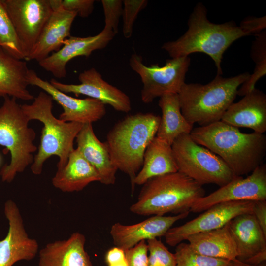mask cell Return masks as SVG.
<instances>
[{"label":"cell","mask_w":266,"mask_h":266,"mask_svg":"<svg viewBox=\"0 0 266 266\" xmlns=\"http://www.w3.org/2000/svg\"><path fill=\"white\" fill-rule=\"evenodd\" d=\"M0 163H1V157L0 156Z\"/></svg>","instance_id":"60d3db41"},{"label":"cell","mask_w":266,"mask_h":266,"mask_svg":"<svg viewBox=\"0 0 266 266\" xmlns=\"http://www.w3.org/2000/svg\"><path fill=\"white\" fill-rule=\"evenodd\" d=\"M228 224L236 246V259L254 265L265 262L266 234L254 215H237Z\"/></svg>","instance_id":"e0dca14e"},{"label":"cell","mask_w":266,"mask_h":266,"mask_svg":"<svg viewBox=\"0 0 266 266\" xmlns=\"http://www.w3.org/2000/svg\"><path fill=\"white\" fill-rule=\"evenodd\" d=\"M171 147L178 171L201 185L220 187L236 177L220 157L196 143L190 134L179 136Z\"/></svg>","instance_id":"ba28073f"},{"label":"cell","mask_w":266,"mask_h":266,"mask_svg":"<svg viewBox=\"0 0 266 266\" xmlns=\"http://www.w3.org/2000/svg\"><path fill=\"white\" fill-rule=\"evenodd\" d=\"M190 64L189 56L168 59L161 66L157 64L146 66L137 53L133 54L129 59L131 68L139 75L143 83L141 99L145 103L165 95L178 94L185 83Z\"/></svg>","instance_id":"9c48e42d"},{"label":"cell","mask_w":266,"mask_h":266,"mask_svg":"<svg viewBox=\"0 0 266 266\" xmlns=\"http://www.w3.org/2000/svg\"><path fill=\"white\" fill-rule=\"evenodd\" d=\"M4 213L9 227L6 236L0 240V266H12L20 261L33 260L37 254L39 245L29 236L20 210L13 200L6 201Z\"/></svg>","instance_id":"5bb4252c"},{"label":"cell","mask_w":266,"mask_h":266,"mask_svg":"<svg viewBox=\"0 0 266 266\" xmlns=\"http://www.w3.org/2000/svg\"><path fill=\"white\" fill-rule=\"evenodd\" d=\"M239 27L248 35H255L264 30H265L266 17L264 16L261 17H248L245 18L241 22Z\"/></svg>","instance_id":"d590c367"},{"label":"cell","mask_w":266,"mask_h":266,"mask_svg":"<svg viewBox=\"0 0 266 266\" xmlns=\"http://www.w3.org/2000/svg\"><path fill=\"white\" fill-rule=\"evenodd\" d=\"M250 75L248 72L227 78L216 75L206 84L185 83L178 93L183 116L193 126L221 121L237 95L239 87Z\"/></svg>","instance_id":"8992f818"},{"label":"cell","mask_w":266,"mask_h":266,"mask_svg":"<svg viewBox=\"0 0 266 266\" xmlns=\"http://www.w3.org/2000/svg\"><path fill=\"white\" fill-rule=\"evenodd\" d=\"M75 140L77 148L99 174L100 182L106 185L114 184L118 169L105 142L100 141L96 136L92 124H83Z\"/></svg>","instance_id":"7402d4cb"},{"label":"cell","mask_w":266,"mask_h":266,"mask_svg":"<svg viewBox=\"0 0 266 266\" xmlns=\"http://www.w3.org/2000/svg\"><path fill=\"white\" fill-rule=\"evenodd\" d=\"M266 200V165L263 164L243 178L236 176L207 196L198 199L190 211L202 212L221 203L237 201Z\"/></svg>","instance_id":"8fae6325"},{"label":"cell","mask_w":266,"mask_h":266,"mask_svg":"<svg viewBox=\"0 0 266 266\" xmlns=\"http://www.w3.org/2000/svg\"><path fill=\"white\" fill-rule=\"evenodd\" d=\"M27 78L29 85L40 88L62 106L63 111L59 119L64 122L92 124L102 119L106 113L103 103L91 98L78 99L69 96L41 78L32 69H29Z\"/></svg>","instance_id":"4fadbf2b"},{"label":"cell","mask_w":266,"mask_h":266,"mask_svg":"<svg viewBox=\"0 0 266 266\" xmlns=\"http://www.w3.org/2000/svg\"><path fill=\"white\" fill-rule=\"evenodd\" d=\"M128 266H148V249L146 241L125 251Z\"/></svg>","instance_id":"836d02e7"},{"label":"cell","mask_w":266,"mask_h":266,"mask_svg":"<svg viewBox=\"0 0 266 266\" xmlns=\"http://www.w3.org/2000/svg\"><path fill=\"white\" fill-rule=\"evenodd\" d=\"M85 242V235L75 232L66 239L48 243L39 251L38 266H93Z\"/></svg>","instance_id":"44dd1931"},{"label":"cell","mask_w":266,"mask_h":266,"mask_svg":"<svg viewBox=\"0 0 266 266\" xmlns=\"http://www.w3.org/2000/svg\"><path fill=\"white\" fill-rule=\"evenodd\" d=\"M148 4L146 0H123V34L125 38H130L133 34L134 23L139 13Z\"/></svg>","instance_id":"1f68e13d"},{"label":"cell","mask_w":266,"mask_h":266,"mask_svg":"<svg viewBox=\"0 0 266 266\" xmlns=\"http://www.w3.org/2000/svg\"><path fill=\"white\" fill-rule=\"evenodd\" d=\"M0 49L16 59H25L21 44L2 0H0Z\"/></svg>","instance_id":"f1b7e54d"},{"label":"cell","mask_w":266,"mask_h":266,"mask_svg":"<svg viewBox=\"0 0 266 266\" xmlns=\"http://www.w3.org/2000/svg\"><path fill=\"white\" fill-rule=\"evenodd\" d=\"M188 29L176 40L163 44L162 49L171 58L187 57L192 53L201 52L213 60L217 75H222L221 62L223 55L235 40L248 35L233 22L223 24L211 22L207 17V9L198 3L190 14Z\"/></svg>","instance_id":"7a4b0ae2"},{"label":"cell","mask_w":266,"mask_h":266,"mask_svg":"<svg viewBox=\"0 0 266 266\" xmlns=\"http://www.w3.org/2000/svg\"><path fill=\"white\" fill-rule=\"evenodd\" d=\"M253 201H231L214 205L196 218L169 229L164 235L166 242L175 246L191 235L220 228L237 215L252 214Z\"/></svg>","instance_id":"7c38bea8"},{"label":"cell","mask_w":266,"mask_h":266,"mask_svg":"<svg viewBox=\"0 0 266 266\" xmlns=\"http://www.w3.org/2000/svg\"><path fill=\"white\" fill-rule=\"evenodd\" d=\"M252 214L263 232L266 234V200L254 201Z\"/></svg>","instance_id":"8d00e7d4"},{"label":"cell","mask_w":266,"mask_h":266,"mask_svg":"<svg viewBox=\"0 0 266 266\" xmlns=\"http://www.w3.org/2000/svg\"><path fill=\"white\" fill-rule=\"evenodd\" d=\"M148 266H176L174 253L157 238L147 240Z\"/></svg>","instance_id":"4dcf8cb0"},{"label":"cell","mask_w":266,"mask_h":266,"mask_svg":"<svg viewBox=\"0 0 266 266\" xmlns=\"http://www.w3.org/2000/svg\"><path fill=\"white\" fill-rule=\"evenodd\" d=\"M142 185L136 201L130 207L133 213L142 216L190 211L205 194L202 185L178 171L152 178Z\"/></svg>","instance_id":"5b68a950"},{"label":"cell","mask_w":266,"mask_h":266,"mask_svg":"<svg viewBox=\"0 0 266 266\" xmlns=\"http://www.w3.org/2000/svg\"><path fill=\"white\" fill-rule=\"evenodd\" d=\"M16 99L6 96L0 107V146L10 154L8 164L2 166L0 176L3 182L10 183L18 173L25 171L33 161L37 150L33 143L36 133Z\"/></svg>","instance_id":"52a82bcc"},{"label":"cell","mask_w":266,"mask_h":266,"mask_svg":"<svg viewBox=\"0 0 266 266\" xmlns=\"http://www.w3.org/2000/svg\"><path fill=\"white\" fill-rule=\"evenodd\" d=\"M177 171L171 145L155 136L145 150L134 184L142 185L152 178Z\"/></svg>","instance_id":"484cf974"},{"label":"cell","mask_w":266,"mask_h":266,"mask_svg":"<svg viewBox=\"0 0 266 266\" xmlns=\"http://www.w3.org/2000/svg\"><path fill=\"white\" fill-rule=\"evenodd\" d=\"M108 266H128V263L126 259L125 260L122 261L121 262L112 264V265H109Z\"/></svg>","instance_id":"ab89813d"},{"label":"cell","mask_w":266,"mask_h":266,"mask_svg":"<svg viewBox=\"0 0 266 266\" xmlns=\"http://www.w3.org/2000/svg\"><path fill=\"white\" fill-rule=\"evenodd\" d=\"M53 10L26 61L40 62L59 50L70 36L71 27L77 14L64 10L61 5Z\"/></svg>","instance_id":"d6986e66"},{"label":"cell","mask_w":266,"mask_h":266,"mask_svg":"<svg viewBox=\"0 0 266 266\" xmlns=\"http://www.w3.org/2000/svg\"><path fill=\"white\" fill-rule=\"evenodd\" d=\"M27 63L16 59L0 49V97L23 100L34 99L28 89Z\"/></svg>","instance_id":"cb8c5ba5"},{"label":"cell","mask_w":266,"mask_h":266,"mask_svg":"<svg viewBox=\"0 0 266 266\" xmlns=\"http://www.w3.org/2000/svg\"><path fill=\"white\" fill-rule=\"evenodd\" d=\"M105 25L104 28L112 30L116 34L118 32L119 19L122 16L123 0H101Z\"/></svg>","instance_id":"d6a6232c"},{"label":"cell","mask_w":266,"mask_h":266,"mask_svg":"<svg viewBox=\"0 0 266 266\" xmlns=\"http://www.w3.org/2000/svg\"><path fill=\"white\" fill-rule=\"evenodd\" d=\"M232 266H266V262H264L259 265H254L249 264L240 261L237 259H236L232 261Z\"/></svg>","instance_id":"f35d334b"},{"label":"cell","mask_w":266,"mask_h":266,"mask_svg":"<svg viewBox=\"0 0 266 266\" xmlns=\"http://www.w3.org/2000/svg\"><path fill=\"white\" fill-rule=\"evenodd\" d=\"M160 119L152 113L129 115L115 124L107 135L105 142L112 160L118 170L129 177L132 192L144 152L156 136Z\"/></svg>","instance_id":"3957f363"},{"label":"cell","mask_w":266,"mask_h":266,"mask_svg":"<svg viewBox=\"0 0 266 266\" xmlns=\"http://www.w3.org/2000/svg\"><path fill=\"white\" fill-rule=\"evenodd\" d=\"M190 135L197 144L220 157L236 176H242L263 164L266 137L253 132L244 133L238 128L219 121L193 129Z\"/></svg>","instance_id":"6da1fadb"},{"label":"cell","mask_w":266,"mask_h":266,"mask_svg":"<svg viewBox=\"0 0 266 266\" xmlns=\"http://www.w3.org/2000/svg\"><path fill=\"white\" fill-rule=\"evenodd\" d=\"M115 35L112 30L103 28L94 36H70L64 41L59 50L39 62V65L56 78H65L66 76V65L71 60L78 56L88 57L93 51L105 48Z\"/></svg>","instance_id":"2e32d148"},{"label":"cell","mask_w":266,"mask_h":266,"mask_svg":"<svg viewBox=\"0 0 266 266\" xmlns=\"http://www.w3.org/2000/svg\"><path fill=\"white\" fill-rule=\"evenodd\" d=\"M25 55L37 41L53 12L50 0H2Z\"/></svg>","instance_id":"30bf717a"},{"label":"cell","mask_w":266,"mask_h":266,"mask_svg":"<svg viewBox=\"0 0 266 266\" xmlns=\"http://www.w3.org/2000/svg\"><path fill=\"white\" fill-rule=\"evenodd\" d=\"M94 0H61V7L65 10L74 12L82 17H88L94 8Z\"/></svg>","instance_id":"e575fe53"},{"label":"cell","mask_w":266,"mask_h":266,"mask_svg":"<svg viewBox=\"0 0 266 266\" xmlns=\"http://www.w3.org/2000/svg\"><path fill=\"white\" fill-rule=\"evenodd\" d=\"M176 266H232V261L213 258L200 254L188 243L181 242L176 245L174 253Z\"/></svg>","instance_id":"f546056e"},{"label":"cell","mask_w":266,"mask_h":266,"mask_svg":"<svg viewBox=\"0 0 266 266\" xmlns=\"http://www.w3.org/2000/svg\"><path fill=\"white\" fill-rule=\"evenodd\" d=\"M190 212L169 216L153 215L132 225L117 222L112 225L109 233L114 245L126 251L142 241L164 236L175 223L187 217Z\"/></svg>","instance_id":"ac0fdd59"},{"label":"cell","mask_w":266,"mask_h":266,"mask_svg":"<svg viewBox=\"0 0 266 266\" xmlns=\"http://www.w3.org/2000/svg\"><path fill=\"white\" fill-rule=\"evenodd\" d=\"M80 84L63 83L52 78L49 81L56 88L65 93L83 95L97 100L105 105H110L119 112L128 113L131 110L130 97L118 88L104 80L95 68L81 72L78 76Z\"/></svg>","instance_id":"9a60e30c"},{"label":"cell","mask_w":266,"mask_h":266,"mask_svg":"<svg viewBox=\"0 0 266 266\" xmlns=\"http://www.w3.org/2000/svg\"><path fill=\"white\" fill-rule=\"evenodd\" d=\"M158 105L162 116L156 136L171 145L182 134H190L193 126L183 116L178 94L165 95L160 98Z\"/></svg>","instance_id":"4316f807"},{"label":"cell","mask_w":266,"mask_h":266,"mask_svg":"<svg viewBox=\"0 0 266 266\" xmlns=\"http://www.w3.org/2000/svg\"><path fill=\"white\" fill-rule=\"evenodd\" d=\"M125 260V251L116 246L110 249L105 255V261L108 265L118 263Z\"/></svg>","instance_id":"74e56055"},{"label":"cell","mask_w":266,"mask_h":266,"mask_svg":"<svg viewBox=\"0 0 266 266\" xmlns=\"http://www.w3.org/2000/svg\"><path fill=\"white\" fill-rule=\"evenodd\" d=\"M251 51V56L255 63L254 73L250 75L240 88L237 95L244 96L254 90L257 82L266 74V32L263 31L255 35Z\"/></svg>","instance_id":"83f0119b"},{"label":"cell","mask_w":266,"mask_h":266,"mask_svg":"<svg viewBox=\"0 0 266 266\" xmlns=\"http://www.w3.org/2000/svg\"><path fill=\"white\" fill-rule=\"evenodd\" d=\"M53 101L51 97L42 91L32 103L21 105L29 121L36 120L43 124L37 152L31 165V171L34 175L41 174L44 163L53 156L59 158L57 169L66 165L74 149V141L83 125L56 118L52 113Z\"/></svg>","instance_id":"277c9868"},{"label":"cell","mask_w":266,"mask_h":266,"mask_svg":"<svg viewBox=\"0 0 266 266\" xmlns=\"http://www.w3.org/2000/svg\"><path fill=\"white\" fill-rule=\"evenodd\" d=\"M186 240L193 250L202 255L231 261L236 259V246L228 223L216 230L191 235Z\"/></svg>","instance_id":"d4e9b609"},{"label":"cell","mask_w":266,"mask_h":266,"mask_svg":"<svg viewBox=\"0 0 266 266\" xmlns=\"http://www.w3.org/2000/svg\"><path fill=\"white\" fill-rule=\"evenodd\" d=\"M100 181L96 170L76 148L70 154L66 165L57 169L52 183L63 192H73L82 190L93 182Z\"/></svg>","instance_id":"603a6c76"},{"label":"cell","mask_w":266,"mask_h":266,"mask_svg":"<svg viewBox=\"0 0 266 266\" xmlns=\"http://www.w3.org/2000/svg\"><path fill=\"white\" fill-rule=\"evenodd\" d=\"M221 121L235 127H246L259 133L266 131V95L256 88L233 103Z\"/></svg>","instance_id":"ffe728a7"}]
</instances>
